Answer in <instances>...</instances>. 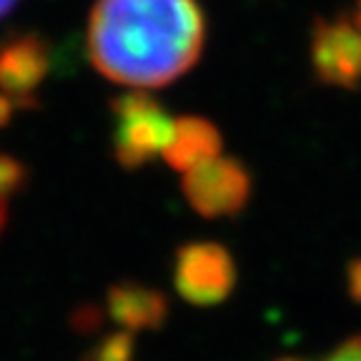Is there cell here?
Here are the masks:
<instances>
[{
	"label": "cell",
	"mask_w": 361,
	"mask_h": 361,
	"mask_svg": "<svg viewBox=\"0 0 361 361\" xmlns=\"http://www.w3.org/2000/svg\"><path fill=\"white\" fill-rule=\"evenodd\" d=\"M178 291L188 301L211 304L226 296L233 283V264L224 248L214 243H198L180 251L178 269H176Z\"/></svg>",
	"instance_id": "277c9868"
},
{
	"label": "cell",
	"mask_w": 361,
	"mask_h": 361,
	"mask_svg": "<svg viewBox=\"0 0 361 361\" xmlns=\"http://www.w3.org/2000/svg\"><path fill=\"white\" fill-rule=\"evenodd\" d=\"M314 66L324 80L349 85L361 80V33L354 20H326L314 35Z\"/></svg>",
	"instance_id": "5b68a950"
},
{
	"label": "cell",
	"mask_w": 361,
	"mask_h": 361,
	"mask_svg": "<svg viewBox=\"0 0 361 361\" xmlns=\"http://www.w3.org/2000/svg\"><path fill=\"white\" fill-rule=\"evenodd\" d=\"M178 118L169 116L156 101L143 96H128L116 103L113 143L123 166H143L164 158L173 143Z\"/></svg>",
	"instance_id": "7a4b0ae2"
},
{
	"label": "cell",
	"mask_w": 361,
	"mask_h": 361,
	"mask_svg": "<svg viewBox=\"0 0 361 361\" xmlns=\"http://www.w3.org/2000/svg\"><path fill=\"white\" fill-rule=\"evenodd\" d=\"M16 6H18V0H0V18L8 16Z\"/></svg>",
	"instance_id": "9c48e42d"
},
{
	"label": "cell",
	"mask_w": 361,
	"mask_h": 361,
	"mask_svg": "<svg viewBox=\"0 0 361 361\" xmlns=\"http://www.w3.org/2000/svg\"><path fill=\"white\" fill-rule=\"evenodd\" d=\"M183 193L203 216H228L246 201L248 176L238 161L219 153L183 171Z\"/></svg>",
	"instance_id": "3957f363"
},
{
	"label": "cell",
	"mask_w": 361,
	"mask_h": 361,
	"mask_svg": "<svg viewBox=\"0 0 361 361\" xmlns=\"http://www.w3.org/2000/svg\"><path fill=\"white\" fill-rule=\"evenodd\" d=\"M45 56L38 40L23 38L0 51V90L6 98H20L43 78Z\"/></svg>",
	"instance_id": "8992f818"
},
{
	"label": "cell",
	"mask_w": 361,
	"mask_h": 361,
	"mask_svg": "<svg viewBox=\"0 0 361 361\" xmlns=\"http://www.w3.org/2000/svg\"><path fill=\"white\" fill-rule=\"evenodd\" d=\"M206 20L196 0H98L88 56L108 80L128 88L173 83L201 58Z\"/></svg>",
	"instance_id": "6da1fadb"
},
{
	"label": "cell",
	"mask_w": 361,
	"mask_h": 361,
	"mask_svg": "<svg viewBox=\"0 0 361 361\" xmlns=\"http://www.w3.org/2000/svg\"><path fill=\"white\" fill-rule=\"evenodd\" d=\"M18 183H20V166L11 158H0V228L6 224L11 196L16 193Z\"/></svg>",
	"instance_id": "52a82bcc"
},
{
	"label": "cell",
	"mask_w": 361,
	"mask_h": 361,
	"mask_svg": "<svg viewBox=\"0 0 361 361\" xmlns=\"http://www.w3.org/2000/svg\"><path fill=\"white\" fill-rule=\"evenodd\" d=\"M286 361H293V359H286ZM319 361H361V334L349 338V341H344L341 346H336L334 351H329V354Z\"/></svg>",
	"instance_id": "ba28073f"
},
{
	"label": "cell",
	"mask_w": 361,
	"mask_h": 361,
	"mask_svg": "<svg viewBox=\"0 0 361 361\" xmlns=\"http://www.w3.org/2000/svg\"><path fill=\"white\" fill-rule=\"evenodd\" d=\"M354 20V25H356V30L361 33V0H356V16L351 18Z\"/></svg>",
	"instance_id": "30bf717a"
}]
</instances>
